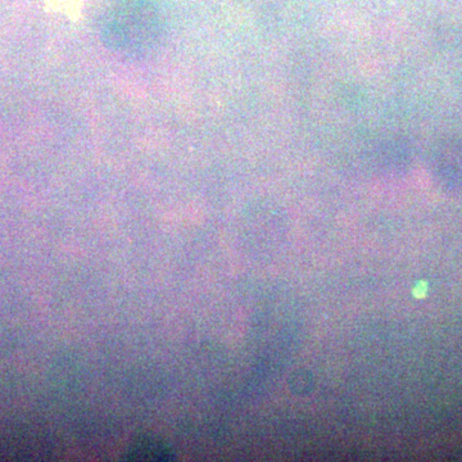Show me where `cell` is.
Here are the masks:
<instances>
[{"instance_id": "1", "label": "cell", "mask_w": 462, "mask_h": 462, "mask_svg": "<svg viewBox=\"0 0 462 462\" xmlns=\"http://www.w3.org/2000/svg\"><path fill=\"white\" fill-rule=\"evenodd\" d=\"M107 50L130 60H142L156 50L163 23L156 0H116L102 23Z\"/></svg>"}, {"instance_id": "2", "label": "cell", "mask_w": 462, "mask_h": 462, "mask_svg": "<svg viewBox=\"0 0 462 462\" xmlns=\"http://www.w3.org/2000/svg\"><path fill=\"white\" fill-rule=\"evenodd\" d=\"M166 456H171V454L166 451L162 443L153 439L141 440L133 447L129 454L132 460H163Z\"/></svg>"}]
</instances>
